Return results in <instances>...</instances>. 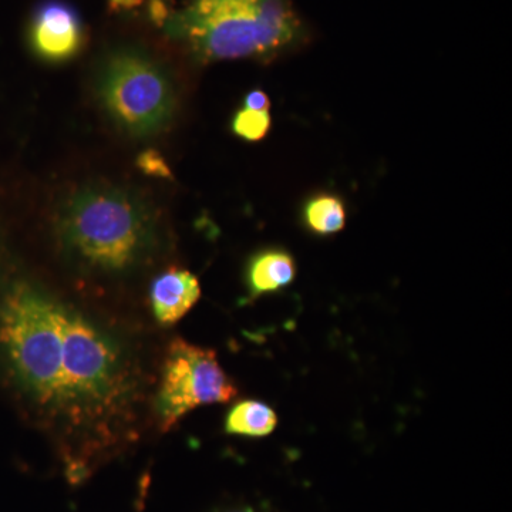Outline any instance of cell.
Returning a JSON list of instances; mask_svg holds the SVG:
<instances>
[{
    "instance_id": "obj_1",
    "label": "cell",
    "mask_w": 512,
    "mask_h": 512,
    "mask_svg": "<svg viewBox=\"0 0 512 512\" xmlns=\"http://www.w3.org/2000/svg\"><path fill=\"white\" fill-rule=\"evenodd\" d=\"M0 369L72 483L140 440L157 379L136 340L45 286L0 291Z\"/></svg>"
},
{
    "instance_id": "obj_2",
    "label": "cell",
    "mask_w": 512,
    "mask_h": 512,
    "mask_svg": "<svg viewBox=\"0 0 512 512\" xmlns=\"http://www.w3.org/2000/svg\"><path fill=\"white\" fill-rule=\"evenodd\" d=\"M57 252L70 271L94 282L136 278L163 249L160 217L137 192L87 184L66 195L53 218Z\"/></svg>"
},
{
    "instance_id": "obj_3",
    "label": "cell",
    "mask_w": 512,
    "mask_h": 512,
    "mask_svg": "<svg viewBox=\"0 0 512 512\" xmlns=\"http://www.w3.org/2000/svg\"><path fill=\"white\" fill-rule=\"evenodd\" d=\"M173 30L204 59L234 60L278 52L301 25L288 0H191Z\"/></svg>"
},
{
    "instance_id": "obj_4",
    "label": "cell",
    "mask_w": 512,
    "mask_h": 512,
    "mask_svg": "<svg viewBox=\"0 0 512 512\" xmlns=\"http://www.w3.org/2000/svg\"><path fill=\"white\" fill-rule=\"evenodd\" d=\"M97 94L110 119L130 136H153L174 114L170 76L156 59L134 47H120L104 57Z\"/></svg>"
},
{
    "instance_id": "obj_5",
    "label": "cell",
    "mask_w": 512,
    "mask_h": 512,
    "mask_svg": "<svg viewBox=\"0 0 512 512\" xmlns=\"http://www.w3.org/2000/svg\"><path fill=\"white\" fill-rule=\"evenodd\" d=\"M237 394V386L218 363L214 350L177 338L164 353L154 389V417L165 433L197 407L228 403Z\"/></svg>"
},
{
    "instance_id": "obj_6",
    "label": "cell",
    "mask_w": 512,
    "mask_h": 512,
    "mask_svg": "<svg viewBox=\"0 0 512 512\" xmlns=\"http://www.w3.org/2000/svg\"><path fill=\"white\" fill-rule=\"evenodd\" d=\"M30 39L37 55L43 59L50 62L70 59L83 43L79 13L62 0H47L33 18Z\"/></svg>"
},
{
    "instance_id": "obj_7",
    "label": "cell",
    "mask_w": 512,
    "mask_h": 512,
    "mask_svg": "<svg viewBox=\"0 0 512 512\" xmlns=\"http://www.w3.org/2000/svg\"><path fill=\"white\" fill-rule=\"evenodd\" d=\"M201 296L200 282L185 269L170 268L150 289L151 311L161 326H173L191 311Z\"/></svg>"
},
{
    "instance_id": "obj_8",
    "label": "cell",
    "mask_w": 512,
    "mask_h": 512,
    "mask_svg": "<svg viewBox=\"0 0 512 512\" xmlns=\"http://www.w3.org/2000/svg\"><path fill=\"white\" fill-rule=\"evenodd\" d=\"M295 262L282 251H266L256 255L248 268V285L252 295L275 292L291 284L295 278Z\"/></svg>"
},
{
    "instance_id": "obj_9",
    "label": "cell",
    "mask_w": 512,
    "mask_h": 512,
    "mask_svg": "<svg viewBox=\"0 0 512 512\" xmlns=\"http://www.w3.org/2000/svg\"><path fill=\"white\" fill-rule=\"evenodd\" d=\"M278 417L271 407L256 400H245L232 407L225 419L228 434L247 437H265L275 430Z\"/></svg>"
},
{
    "instance_id": "obj_10",
    "label": "cell",
    "mask_w": 512,
    "mask_h": 512,
    "mask_svg": "<svg viewBox=\"0 0 512 512\" xmlns=\"http://www.w3.org/2000/svg\"><path fill=\"white\" fill-rule=\"evenodd\" d=\"M305 220L316 234H336L345 227L346 211L342 201L332 195L313 198L305 208Z\"/></svg>"
},
{
    "instance_id": "obj_11",
    "label": "cell",
    "mask_w": 512,
    "mask_h": 512,
    "mask_svg": "<svg viewBox=\"0 0 512 512\" xmlns=\"http://www.w3.org/2000/svg\"><path fill=\"white\" fill-rule=\"evenodd\" d=\"M271 127L269 111L239 110L232 121V130L237 136L248 141H258L268 134Z\"/></svg>"
},
{
    "instance_id": "obj_12",
    "label": "cell",
    "mask_w": 512,
    "mask_h": 512,
    "mask_svg": "<svg viewBox=\"0 0 512 512\" xmlns=\"http://www.w3.org/2000/svg\"><path fill=\"white\" fill-rule=\"evenodd\" d=\"M245 109L255 111H269V99L268 96L261 90H254L248 94L245 99Z\"/></svg>"
},
{
    "instance_id": "obj_13",
    "label": "cell",
    "mask_w": 512,
    "mask_h": 512,
    "mask_svg": "<svg viewBox=\"0 0 512 512\" xmlns=\"http://www.w3.org/2000/svg\"><path fill=\"white\" fill-rule=\"evenodd\" d=\"M237 512H252V511H249V510H245V511H237Z\"/></svg>"
}]
</instances>
